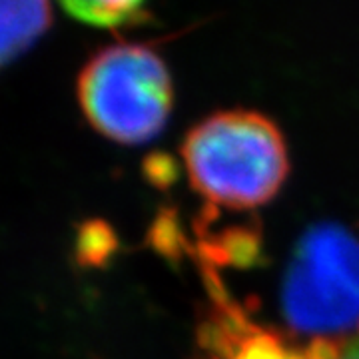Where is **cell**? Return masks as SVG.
I'll list each match as a JSON object with an SVG mask.
<instances>
[{"instance_id": "obj_2", "label": "cell", "mask_w": 359, "mask_h": 359, "mask_svg": "<svg viewBox=\"0 0 359 359\" xmlns=\"http://www.w3.org/2000/svg\"><path fill=\"white\" fill-rule=\"evenodd\" d=\"M76 92L90 126L126 146L156 138L174 108L170 68L140 42H118L96 52L78 76Z\"/></svg>"}, {"instance_id": "obj_1", "label": "cell", "mask_w": 359, "mask_h": 359, "mask_svg": "<svg viewBox=\"0 0 359 359\" xmlns=\"http://www.w3.org/2000/svg\"><path fill=\"white\" fill-rule=\"evenodd\" d=\"M182 156L194 190L228 210L268 204L290 172L282 132L254 110H226L204 118L188 132Z\"/></svg>"}, {"instance_id": "obj_7", "label": "cell", "mask_w": 359, "mask_h": 359, "mask_svg": "<svg viewBox=\"0 0 359 359\" xmlns=\"http://www.w3.org/2000/svg\"><path fill=\"white\" fill-rule=\"evenodd\" d=\"M106 230L102 226H86L78 238V257L86 264H96L106 256Z\"/></svg>"}, {"instance_id": "obj_4", "label": "cell", "mask_w": 359, "mask_h": 359, "mask_svg": "<svg viewBox=\"0 0 359 359\" xmlns=\"http://www.w3.org/2000/svg\"><path fill=\"white\" fill-rule=\"evenodd\" d=\"M218 311L205 325L202 355L198 359H332L334 339H294L262 327L233 304L218 299Z\"/></svg>"}, {"instance_id": "obj_3", "label": "cell", "mask_w": 359, "mask_h": 359, "mask_svg": "<svg viewBox=\"0 0 359 359\" xmlns=\"http://www.w3.org/2000/svg\"><path fill=\"white\" fill-rule=\"evenodd\" d=\"M282 311L295 334L313 339L359 334V231L320 224L299 238L283 276Z\"/></svg>"}, {"instance_id": "obj_6", "label": "cell", "mask_w": 359, "mask_h": 359, "mask_svg": "<svg viewBox=\"0 0 359 359\" xmlns=\"http://www.w3.org/2000/svg\"><path fill=\"white\" fill-rule=\"evenodd\" d=\"M72 18L96 28H122L134 25L146 0H58Z\"/></svg>"}, {"instance_id": "obj_5", "label": "cell", "mask_w": 359, "mask_h": 359, "mask_svg": "<svg viewBox=\"0 0 359 359\" xmlns=\"http://www.w3.org/2000/svg\"><path fill=\"white\" fill-rule=\"evenodd\" d=\"M50 22V0H0V68L28 50Z\"/></svg>"}, {"instance_id": "obj_8", "label": "cell", "mask_w": 359, "mask_h": 359, "mask_svg": "<svg viewBox=\"0 0 359 359\" xmlns=\"http://www.w3.org/2000/svg\"><path fill=\"white\" fill-rule=\"evenodd\" d=\"M332 359H359V334L339 339L335 344Z\"/></svg>"}]
</instances>
